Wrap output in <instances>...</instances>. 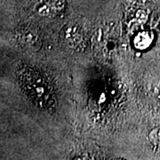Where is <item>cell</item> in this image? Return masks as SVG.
Wrapping results in <instances>:
<instances>
[{"label":"cell","instance_id":"4","mask_svg":"<svg viewBox=\"0 0 160 160\" xmlns=\"http://www.w3.org/2000/svg\"><path fill=\"white\" fill-rule=\"evenodd\" d=\"M149 140L154 143L155 145L160 147V127L153 129L149 132Z\"/></svg>","mask_w":160,"mask_h":160},{"label":"cell","instance_id":"1","mask_svg":"<svg viewBox=\"0 0 160 160\" xmlns=\"http://www.w3.org/2000/svg\"><path fill=\"white\" fill-rule=\"evenodd\" d=\"M19 40L25 48L31 51H37L40 48L41 41L38 31L31 28L23 29L19 34Z\"/></svg>","mask_w":160,"mask_h":160},{"label":"cell","instance_id":"2","mask_svg":"<svg viewBox=\"0 0 160 160\" xmlns=\"http://www.w3.org/2000/svg\"><path fill=\"white\" fill-rule=\"evenodd\" d=\"M64 8L62 0H42L37 6V12L42 16L52 17L59 14Z\"/></svg>","mask_w":160,"mask_h":160},{"label":"cell","instance_id":"3","mask_svg":"<svg viewBox=\"0 0 160 160\" xmlns=\"http://www.w3.org/2000/svg\"><path fill=\"white\" fill-rule=\"evenodd\" d=\"M153 41V35L148 31L140 32L133 40V45L139 50L147 49Z\"/></svg>","mask_w":160,"mask_h":160}]
</instances>
